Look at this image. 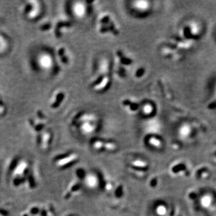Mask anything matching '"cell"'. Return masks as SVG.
<instances>
[{"mask_svg": "<svg viewBox=\"0 0 216 216\" xmlns=\"http://www.w3.org/2000/svg\"><path fill=\"white\" fill-rule=\"evenodd\" d=\"M132 164H133L134 166L135 167H146L147 166V164L146 162H143L141 160H136L133 162L132 163Z\"/></svg>", "mask_w": 216, "mask_h": 216, "instance_id": "1", "label": "cell"}, {"mask_svg": "<svg viewBox=\"0 0 216 216\" xmlns=\"http://www.w3.org/2000/svg\"><path fill=\"white\" fill-rule=\"evenodd\" d=\"M150 143L151 144V145L155 146V147H160L161 146V143L160 142V140H157V139H155V138H151L150 140Z\"/></svg>", "mask_w": 216, "mask_h": 216, "instance_id": "2", "label": "cell"}, {"mask_svg": "<svg viewBox=\"0 0 216 216\" xmlns=\"http://www.w3.org/2000/svg\"><path fill=\"white\" fill-rule=\"evenodd\" d=\"M103 147L109 150H114L116 148V145L112 143H104Z\"/></svg>", "mask_w": 216, "mask_h": 216, "instance_id": "3", "label": "cell"}, {"mask_svg": "<svg viewBox=\"0 0 216 216\" xmlns=\"http://www.w3.org/2000/svg\"><path fill=\"white\" fill-rule=\"evenodd\" d=\"M157 212L159 215H164L166 212V208L164 205H160L157 208Z\"/></svg>", "mask_w": 216, "mask_h": 216, "instance_id": "4", "label": "cell"}, {"mask_svg": "<svg viewBox=\"0 0 216 216\" xmlns=\"http://www.w3.org/2000/svg\"><path fill=\"white\" fill-rule=\"evenodd\" d=\"M88 184L91 186V187H93V186H95L96 183H97V181H96V179H95V177L93 175H91L90 176V177H88Z\"/></svg>", "mask_w": 216, "mask_h": 216, "instance_id": "5", "label": "cell"}, {"mask_svg": "<svg viewBox=\"0 0 216 216\" xmlns=\"http://www.w3.org/2000/svg\"><path fill=\"white\" fill-rule=\"evenodd\" d=\"M103 145H104V143H103L102 142H100V141H97L94 142V147L97 149V150H100V148H103Z\"/></svg>", "mask_w": 216, "mask_h": 216, "instance_id": "6", "label": "cell"}]
</instances>
